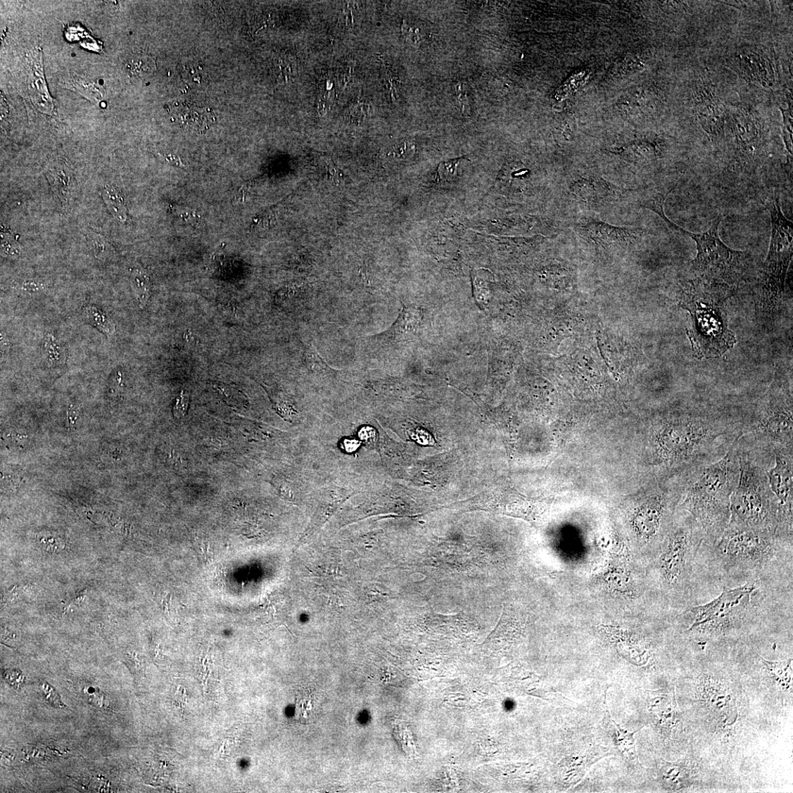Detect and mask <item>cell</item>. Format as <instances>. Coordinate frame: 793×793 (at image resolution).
Masks as SVG:
<instances>
[{
	"instance_id": "cell-1",
	"label": "cell",
	"mask_w": 793,
	"mask_h": 793,
	"mask_svg": "<svg viewBox=\"0 0 793 793\" xmlns=\"http://www.w3.org/2000/svg\"><path fill=\"white\" fill-rule=\"evenodd\" d=\"M739 440L719 460L683 474L678 509L697 522L705 538L703 547L715 545L729 525L731 498L740 477Z\"/></svg>"
},
{
	"instance_id": "cell-2",
	"label": "cell",
	"mask_w": 793,
	"mask_h": 793,
	"mask_svg": "<svg viewBox=\"0 0 793 793\" xmlns=\"http://www.w3.org/2000/svg\"><path fill=\"white\" fill-rule=\"evenodd\" d=\"M739 446L740 477L731 498L729 525L773 533L784 539L779 503L766 475L772 448L749 442L742 436Z\"/></svg>"
},
{
	"instance_id": "cell-3",
	"label": "cell",
	"mask_w": 793,
	"mask_h": 793,
	"mask_svg": "<svg viewBox=\"0 0 793 793\" xmlns=\"http://www.w3.org/2000/svg\"><path fill=\"white\" fill-rule=\"evenodd\" d=\"M730 293L728 284L703 277L682 286L680 306L692 319L687 335L698 358L721 357L736 343L722 305Z\"/></svg>"
},
{
	"instance_id": "cell-4",
	"label": "cell",
	"mask_w": 793,
	"mask_h": 793,
	"mask_svg": "<svg viewBox=\"0 0 793 793\" xmlns=\"http://www.w3.org/2000/svg\"><path fill=\"white\" fill-rule=\"evenodd\" d=\"M703 548L710 552L720 575L742 576L748 581H761L784 554L792 553V543L775 533L732 525L715 545Z\"/></svg>"
},
{
	"instance_id": "cell-5",
	"label": "cell",
	"mask_w": 793,
	"mask_h": 793,
	"mask_svg": "<svg viewBox=\"0 0 793 793\" xmlns=\"http://www.w3.org/2000/svg\"><path fill=\"white\" fill-rule=\"evenodd\" d=\"M704 540L695 519L678 509L661 544L657 559L663 582L678 609L688 605L693 592L697 556Z\"/></svg>"
},
{
	"instance_id": "cell-6",
	"label": "cell",
	"mask_w": 793,
	"mask_h": 793,
	"mask_svg": "<svg viewBox=\"0 0 793 793\" xmlns=\"http://www.w3.org/2000/svg\"><path fill=\"white\" fill-rule=\"evenodd\" d=\"M628 191L592 171H575L554 177L552 209L572 219L581 215H599L614 210Z\"/></svg>"
},
{
	"instance_id": "cell-7",
	"label": "cell",
	"mask_w": 793,
	"mask_h": 793,
	"mask_svg": "<svg viewBox=\"0 0 793 793\" xmlns=\"http://www.w3.org/2000/svg\"><path fill=\"white\" fill-rule=\"evenodd\" d=\"M666 198L663 194L652 196L645 201L643 207L656 212L671 229L689 236L696 242L697 255L692 265L701 277L727 284L737 278L744 254L729 248L721 241L718 234L721 217L718 216L705 232L688 231L673 223L666 215L664 210Z\"/></svg>"
},
{
	"instance_id": "cell-8",
	"label": "cell",
	"mask_w": 793,
	"mask_h": 793,
	"mask_svg": "<svg viewBox=\"0 0 793 793\" xmlns=\"http://www.w3.org/2000/svg\"><path fill=\"white\" fill-rule=\"evenodd\" d=\"M761 581H748L734 588L724 586L721 595L713 601L688 607L684 612L691 615L694 621L687 632L703 630L724 633L734 628L736 623L752 612L753 599Z\"/></svg>"
},
{
	"instance_id": "cell-9",
	"label": "cell",
	"mask_w": 793,
	"mask_h": 793,
	"mask_svg": "<svg viewBox=\"0 0 793 793\" xmlns=\"http://www.w3.org/2000/svg\"><path fill=\"white\" fill-rule=\"evenodd\" d=\"M771 218V239L765 263L763 291L768 309L778 307L785 291L787 269L793 254V224L784 215L779 201L769 205Z\"/></svg>"
},
{
	"instance_id": "cell-10",
	"label": "cell",
	"mask_w": 793,
	"mask_h": 793,
	"mask_svg": "<svg viewBox=\"0 0 793 793\" xmlns=\"http://www.w3.org/2000/svg\"><path fill=\"white\" fill-rule=\"evenodd\" d=\"M769 394L759 412L744 420L742 436L761 445L793 448L792 397L786 392L775 395L772 391Z\"/></svg>"
},
{
	"instance_id": "cell-11",
	"label": "cell",
	"mask_w": 793,
	"mask_h": 793,
	"mask_svg": "<svg viewBox=\"0 0 793 793\" xmlns=\"http://www.w3.org/2000/svg\"><path fill=\"white\" fill-rule=\"evenodd\" d=\"M571 223L578 241L599 250L634 248L642 243L650 235L647 230L642 228L617 227L607 223L597 215H581L572 218Z\"/></svg>"
},
{
	"instance_id": "cell-12",
	"label": "cell",
	"mask_w": 793,
	"mask_h": 793,
	"mask_svg": "<svg viewBox=\"0 0 793 793\" xmlns=\"http://www.w3.org/2000/svg\"><path fill=\"white\" fill-rule=\"evenodd\" d=\"M773 464L766 470L772 493L780 506L781 533L792 542L793 525V448L772 447Z\"/></svg>"
},
{
	"instance_id": "cell-13",
	"label": "cell",
	"mask_w": 793,
	"mask_h": 793,
	"mask_svg": "<svg viewBox=\"0 0 793 793\" xmlns=\"http://www.w3.org/2000/svg\"><path fill=\"white\" fill-rule=\"evenodd\" d=\"M42 49L37 46L26 55L27 92L31 102L41 113L48 115L56 113L53 99L50 95L44 77Z\"/></svg>"
},
{
	"instance_id": "cell-14",
	"label": "cell",
	"mask_w": 793,
	"mask_h": 793,
	"mask_svg": "<svg viewBox=\"0 0 793 793\" xmlns=\"http://www.w3.org/2000/svg\"><path fill=\"white\" fill-rule=\"evenodd\" d=\"M699 94L697 106L699 119L704 131L713 140L718 139L723 133V122L718 100L707 89Z\"/></svg>"
},
{
	"instance_id": "cell-15",
	"label": "cell",
	"mask_w": 793,
	"mask_h": 793,
	"mask_svg": "<svg viewBox=\"0 0 793 793\" xmlns=\"http://www.w3.org/2000/svg\"><path fill=\"white\" fill-rule=\"evenodd\" d=\"M46 175L56 196L62 201L67 202L74 195L75 179L68 163L63 160H57L49 164Z\"/></svg>"
},
{
	"instance_id": "cell-16",
	"label": "cell",
	"mask_w": 793,
	"mask_h": 793,
	"mask_svg": "<svg viewBox=\"0 0 793 793\" xmlns=\"http://www.w3.org/2000/svg\"><path fill=\"white\" fill-rule=\"evenodd\" d=\"M175 121L182 128L204 132L214 124L215 117L211 110L182 104L172 109Z\"/></svg>"
},
{
	"instance_id": "cell-17",
	"label": "cell",
	"mask_w": 793,
	"mask_h": 793,
	"mask_svg": "<svg viewBox=\"0 0 793 793\" xmlns=\"http://www.w3.org/2000/svg\"><path fill=\"white\" fill-rule=\"evenodd\" d=\"M60 86L73 91L87 98L94 104H99L104 99L106 90L97 82L75 72L63 75L59 79Z\"/></svg>"
},
{
	"instance_id": "cell-18",
	"label": "cell",
	"mask_w": 793,
	"mask_h": 793,
	"mask_svg": "<svg viewBox=\"0 0 793 793\" xmlns=\"http://www.w3.org/2000/svg\"><path fill=\"white\" fill-rule=\"evenodd\" d=\"M759 133L761 132L749 118L744 116L736 118L734 125L736 142L741 153L748 158H754L756 156V148L761 141Z\"/></svg>"
},
{
	"instance_id": "cell-19",
	"label": "cell",
	"mask_w": 793,
	"mask_h": 793,
	"mask_svg": "<svg viewBox=\"0 0 793 793\" xmlns=\"http://www.w3.org/2000/svg\"><path fill=\"white\" fill-rule=\"evenodd\" d=\"M649 704L651 712L654 715L661 727L670 730L678 716V704L675 699L674 691L671 694L654 692L649 695Z\"/></svg>"
},
{
	"instance_id": "cell-20",
	"label": "cell",
	"mask_w": 793,
	"mask_h": 793,
	"mask_svg": "<svg viewBox=\"0 0 793 793\" xmlns=\"http://www.w3.org/2000/svg\"><path fill=\"white\" fill-rule=\"evenodd\" d=\"M42 354L44 363L49 367H61L66 364V347L54 331H49L45 334Z\"/></svg>"
},
{
	"instance_id": "cell-21",
	"label": "cell",
	"mask_w": 793,
	"mask_h": 793,
	"mask_svg": "<svg viewBox=\"0 0 793 793\" xmlns=\"http://www.w3.org/2000/svg\"><path fill=\"white\" fill-rule=\"evenodd\" d=\"M82 317L89 324L105 334L108 339L115 335L116 327L113 319L102 309L94 305L83 308Z\"/></svg>"
},
{
	"instance_id": "cell-22",
	"label": "cell",
	"mask_w": 793,
	"mask_h": 793,
	"mask_svg": "<svg viewBox=\"0 0 793 793\" xmlns=\"http://www.w3.org/2000/svg\"><path fill=\"white\" fill-rule=\"evenodd\" d=\"M759 660L770 678L783 690H789L792 687V658L782 661H767L759 655Z\"/></svg>"
},
{
	"instance_id": "cell-23",
	"label": "cell",
	"mask_w": 793,
	"mask_h": 793,
	"mask_svg": "<svg viewBox=\"0 0 793 793\" xmlns=\"http://www.w3.org/2000/svg\"><path fill=\"white\" fill-rule=\"evenodd\" d=\"M660 773L663 781L673 789H680L689 782L690 771L682 764L663 761Z\"/></svg>"
},
{
	"instance_id": "cell-24",
	"label": "cell",
	"mask_w": 793,
	"mask_h": 793,
	"mask_svg": "<svg viewBox=\"0 0 793 793\" xmlns=\"http://www.w3.org/2000/svg\"><path fill=\"white\" fill-rule=\"evenodd\" d=\"M130 282L140 307L144 309L151 293V281L149 274L144 268L134 269L131 273Z\"/></svg>"
},
{
	"instance_id": "cell-25",
	"label": "cell",
	"mask_w": 793,
	"mask_h": 793,
	"mask_svg": "<svg viewBox=\"0 0 793 793\" xmlns=\"http://www.w3.org/2000/svg\"><path fill=\"white\" fill-rule=\"evenodd\" d=\"M612 722L614 725V730L615 731L616 744L619 751L627 759H629L631 762L638 763L634 735L640 730L633 732H629L621 729L619 725L616 724L614 721L612 720Z\"/></svg>"
},
{
	"instance_id": "cell-26",
	"label": "cell",
	"mask_w": 793,
	"mask_h": 793,
	"mask_svg": "<svg viewBox=\"0 0 793 793\" xmlns=\"http://www.w3.org/2000/svg\"><path fill=\"white\" fill-rule=\"evenodd\" d=\"M103 196L106 205L116 220L122 223L126 222L127 210L120 192L110 185L106 187Z\"/></svg>"
},
{
	"instance_id": "cell-27",
	"label": "cell",
	"mask_w": 793,
	"mask_h": 793,
	"mask_svg": "<svg viewBox=\"0 0 793 793\" xmlns=\"http://www.w3.org/2000/svg\"><path fill=\"white\" fill-rule=\"evenodd\" d=\"M89 240L95 258L99 260H109L114 255V249L102 235L89 233Z\"/></svg>"
},
{
	"instance_id": "cell-28",
	"label": "cell",
	"mask_w": 793,
	"mask_h": 793,
	"mask_svg": "<svg viewBox=\"0 0 793 793\" xmlns=\"http://www.w3.org/2000/svg\"><path fill=\"white\" fill-rule=\"evenodd\" d=\"M474 276V286L476 298L481 302H486L489 298V284L491 283L490 274L486 269H478Z\"/></svg>"
},
{
	"instance_id": "cell-29",
	"label": "cell",
	"mask_w": 793,
	"mask_h": 793,
	"mask_svg": "<svg viewBox=\"0 0 793 793\" xmlns=\"http://www.w3.org/2000/svg\"><path fill=\"white\" fill-rule=\"evenodd\" d=\"M37 540L43 551L50 554H58L65 547L64 540L52 533H40Z\"/></svg>"
},
{
	"instance_id": "cell-30",
	"label": "cell",
	"mask_w": 793,
	"mask_h": 793,
	"mask_svg": "<svg viewBox=\"0 0 793 793\" xmlns=\"http://www.w3.org/2000/svg\"><path fill=\"white\" fill-rule=\"evenodd\" d=\"M598 755H599V752H596L592 750L590 751L589 754H587L583 756H578L577 758H568L565 759V761L564 762L565 763L564 766L566 767L563 768H575V770H573L576 771V770L578 769V771L581 772V775L583 776L585 774V770L588 768V766L592 765L596 762V761H597V759H599L598 758H596Z\"/></svg>"
},
{
	"instance_id": "cell-31",
	"label": "cell",
	"mask_w": 793,
	"mask_h": 793,
	"mask_svg": "<svg viewBox=\"0 0 793 793\" xmlns=\"http://www.w3.org/2000/svg\"><path fill=\"white\" fill-rule=\"evenodd\" d=\"M305 361L308 367L315 371V372H328L331 371V367L327 364L324 360L319 355V353L312 345L306 346L305 350Z\"/></svg>"
},
{
	"instance_id": "cell-32",
	"label": "cell",
	"mask_w": 793,
	"mask_h": 793,
	"mask_svg": "<svg viewBox=\"0 0 793 793\" xmlns=\"http://www.w3.org/2000/svg\"><path fill=\"white\" fill-rule=\"evenodd\" d=\"M40 689L46 702L59 709H65L67 707L66 705L63 703L57 690L51 685L43 681L40 683Z\"/></svg>"
},
{
	"instance_id": "cell-33",
	"label": "cell",
	"mask_w": 793,
	"mask_h": 793,
	"mask_svg": "<svg viewBox=\"0 0 793 793\" xmlns=\"http://www.w3.org/2000/svg\"><path fill=\"white\" fill-rule=\"evenodd\" d=\"M464 158L443 162L438 165V177L440 181L452 180L457 174V166Z\"/></svg>"
},
{
	"instance_id": "cell-34",
	"label": "cell",
	"mask_w": 793,
	"mask_h": 793,
	"mask_svg": "<svg viewBox=\"0 0 793 793\" xmlns=\"http://www.w3.org/2000/svg\"><path fill=\"white\" fill-rule=\"evenodd\" d=\"M467 91V87L464 82H460L455 86L459 108L466 117L469 116L471 113Z\"/></svg>"
},
{
	"instance_id": "cell-35",
	"label": "cell",
	"mask_w": 793,
	"mask_h": 793,
	"mask_svg": "<svg viewBox=\"0 0 793 793\" xmlns=\"http://www.w3.org/2000/svg\"><path fill=\"white\" fill-rule=\"evenodd\" d=\"M86 694L89 697V702L92 705L100 709L108 707L105 694L98 688L92 686L89 687L86 690Z\"/></svg>"
},
{
	"instance_id": "cell-36",
	"label": "cell",
	"mask_w": 793,
	"mask_h": 793,
	"mask_svg": "<svg viewBox=\"0 0 793 793\" xmlns=\"http://www.w3.org/2000/svg\"><path fill=\"white\" fill-rule=\"evenodd\" d=\"M46 288L44 283L34 279L24 281L20 286V290L27 295L34 296L43 292Z\"/></svg>"
},
{
	"instance_id": "cell-37",
	"label": "cell",
	"mask_w": 793,
	"mask_h": 793,
	"mask_svg": "<svg viewBox=\"0 0 793 793\" xmlns=\"http://www.w3.org/2000/svg\"><path fill=\"white\" fill-rule=\"evenodd\" d=\"M189 402V395L187 393L182 391L179 396L177 398L176 403L174 407V414L177 417H181L186 414Z\"/></svg>"
},
{
	"instance_id": "cell-38",
	"label": "cell",
	"mask_w": 793,
	"mask_h": 793,
	"mask_svg": "<svg viewBox=\"0 0 793 793\" xmlns=\"http://www.w3.org/2000/svg\"><path fill=\"white\" fill-rule=\"evenodd\" d=\"M368 109L369 107L364 104L357 105L348 110L347 115L352 122H361L364 120V116L367 115Z\"/></svg>"
},
{
	"instance_id": "cell-39",
	"label": "cell",
	"mask_w": 793,
	"mask_h": 793,
	"mask_svg": "<svg viewBox=\"0 0 793 793\" xmlns=\"http://www.w3.org/2000/svg\"><path fill=\"white\" fill-rule=\"evenodd\" d=\"M129 73L133 75H141L142 72H148L144 69V67L149 68V63H144V58H136L130 61L127 65Z\"/></svg>"
},
{
	"instance_id": "cell-40",
	"label": "cell",
	"mask_w": 793,
	"mask_h": 793,
	"mask_svg": "<svg viewBox=\"0 0 793 793\" xmlns=\"http://www.w3.org/2000/svg\"><path fill=\"white\" fill-rule=\"evenodd\" d=\"M88 592H89L87 588H84L83 590H80V592L76 594L70 601V602L63 607L62 614H65L69 611L70 609H72V607L80 605L83 602H85L88 597Z\"/></svg>"
},
{
	"instance_id": "cell-41",
	"label": "cell",
	"mask_w": 793,
	"mask_h": 793,
	"mask_svg": "<svg viewBox=\"0 0 793 793\" xmlns=\"http://www.w3.org/2000/svg\"><path fill=\"white\" fill-rule=\"evenodd\" d=\"M6 680L14 688L22 687L25 682V677L21 671L18 670L9 671L6 674Z\"/></svg>"
},
{
	"instance_id": "cell-42",
	"label": "cell",
	"mask_w": 793,
	"mask_h": 793,
	"mask_svg": "<svg viewBox=\"0 0 793 793\" xmlns=\"http://www.w3.org/2000/svg\"><path fill=\"white\" fill-rule=\"evenodd\" d=\"M360 438L368 445H374L377 442V433L374 428L364 427L360 431Z\"/></svg>"
},
{
	"instance_id": "cell-43",
	"label": "cell",
	"mask_w": 793,
	"mask_h": 793,
	"mask_svg": "<svg viewBox=\"0 0 793 793\" xmlns=\"http://www.w3.org/2000/svg\"><path fill=\"white\" fill-rule=\"evenodd\" d=\"M23 592H24V588H22V587H20L18 585H14L12 587H11L10 588H8V590H7V593L5 595L4 600H5V602H7L8 603L15 602V600L18 599L19 597H21V595L23 594Z\"/></svg>"
},
{
	"instance_id": "cell-44",
	"label": "cell",
	"mask_w": 793,
	"mask_h": 793,
	"mask_svg": "<svg viewBox=\"0 0 793 793\" xmlns=\"http://www.w3.org/2000/svg\"><path fill=\"white\" fill-rule=\"evenodd\" d=\"M3 250L5 255L13 258H19L22 254L21 250L9 241L3 243Z\"/></svg>"
},
{
	"instance_id": "cell-45",
	"label": "cell",
	"mask_w": 793,
	"mask_h": 793,
	"mask_svg": "<svg viewBox=\"0 0 793 793\" xmlns=\"http://www.w3.org/2000/svg\"><path fill=\"white\" fill-rule=\"evenodd\" d=\"M80 415V407L77 404L72 403L68 410H67V417H68L70 425L73 426L75 421Z\"/></svg>"
},
{
	"instance_id": "cell-46",
	"label": "cell",
	"mask_w": 793,
	"mask_h": 793,
	"mask_svg": "<svg viewBox=\"0 0 793 793\" xmlns=\"http://www.w3.org/2000/svg\"><path fill=\"white\" fill-rule=\"evenodd\" d=\"M11 348V343L9 337L5 332H1V352L4 356L8 354Z\"/></svg>"
},
{
	"instance_id": "cell-47",
	"label": "cell",
	"mask_w": 793,
	"mask_h": 793,
	"mask_svg": "<svg viewBox=\"0 0 793 793\" xmlns=\"http://www.w3.org/2000/svg\"><path fill=\"white\" fill-rule=\"evenodd\" d=\"M344 445L348 452H353L359 448L360 443L356 440H346Z\"/></svg>"
}]
</instances>
